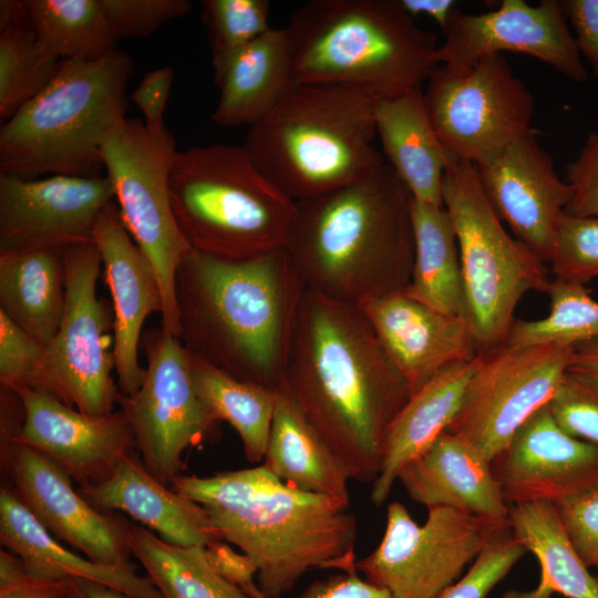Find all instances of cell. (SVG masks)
Returning a JSON list of instances; mask_svg holds the SVG:
<instances>
[{"label":"cell","mask_w":598,"mask_h":598,"mask_svg":"<svg viewBox=\"0 0 598 598\" xmlns=\"http://www.w3.org/2000/svg\"><path fill=\"white\" fill-rule=\"evenodd\" d=\"M283 384L350 478L374 482L412 391L360 306L306 289Z\"/></svg>","instance_id":"6da1fadb"},{"label":"cell","mask_w":598,"mask_h":598,"mask_svg":"<svg viewBox=\"0 0 598 598\" xmlns=\"http://www.w3.org/2000/svg\"><path fill=\"white\" fill-rule=\"evenodd\" d=\"M306 289L285 247L237 261L189 248L175 276L179 339L219 370L278 390Z\"/></svg>","instance_id":"7a4b0ae2"},{"label":"cell","mask_w":598,"mask_h":598,"mask_svg":"<svg viewBox=\"0 0 598 598\" xmlns=\"http://www.w3.org/2000/svg\"><path fill=\"white\" fill-rule=\"evenodd\" d=\"M172 488L206 509L216 539L254 561L267 598L283 596L312 568L358 571L350 503L298 489L264 465L179 475Z\"/></svg>","instance_id":"3957f363"},{"label":"cell","mask_w":598,"mask_h":598,"mask_svg":"<svg viewBox=\"0 0 598 598\" xmlns=\"http://www.w3.org/2000/svg\"><path fill=\"white\" fill-rule=\"evenodd\" d=\"M412 199L385 162L357 184L298 202L285 248L306 287L353 305L404 292L414 260Z\"/></svg>","instance_id":"277c9868"},{"label":"cell","mask_w":598,"mask_h":598,"mask_svg":"<svg viewBox=\"0 0 598 598\" xmlns=\"http://www.w3.org/2000/svg\"><path fill=\"white\" fill-rule=\"evenodd\" d=\"M285 30L299 83L381 100L421 86L440 65L436 35L417 27L400 0H310Z\"/></svg>","instance_id":"5b68a950"},{"label":"cell","mask_w":598,"mask_h":598,"mask_svg":"<svg viewBox=\"0 0 598 598\" xmlns=\"http://www.w3.org/2000/svg\"><path fill=\"white\" fill-rule=\"evenodd\" d=\"M375 101L338 85L295 81L249 126L243 147L296 203L357 184L385 164L372 145Z\"/></svg>","instance_id":"8992f818"},{"label":"cell","mask_w":598,"mask_h":598,"mask_svg":"<svg viewBox=\"0 0 598 598\" xmlns=\"http://www.w3.org/2000/svg\"><path fill=\"white\" fill-rule=\"evenodd\" d=\"M132 59L61 60L54 79L0 128V174L101 177V147L125 118Z\"/></svg>","instance_id":"52a82bcc"},{"label":"cell","mask_w":598,"mask_h":598,"mask_svg":"<svg viewBox=\"0 0 598 598\" xmlns=\"http://www.w3.org/2000/svg\"><path fill=\"white\" fill-rule=\"evenodd\" d=\"M169 198L190 249L247 260L286 247L297 203L272 184L243 146L212 144L176 153Z\"/></svg>","instance_id":"ba28073f"},{"label":"cell","mask_w":598,"mask_h":598,"mask_svg":"<svg viewBox=\"0 0 598 598\" xmlns=\"http://www.w3.org/2000/svg\"><path fill=\"white\" fill-rule=\"evenodd\" d=\"M443 206L453 223L462 268L465 318L477 354L506 344L520 299L546 292V262L509 235L481 186L474 165L448 157Z\"/></svg>","instance_id":"9c48e42d"},{"label":"cell","mask_w":598,"mask_h":598,"mask_svg":"<svg viewBox=\"0 0 598 598\" xmlns=\"http://www.w3.org/2000/svg\"><path fill=\"white\" fill-rule=\"evenodd\" d=\"M176 153L175 138L166 126L152 131L134 117H125L101 147L105 176L123 223L161 286V328L179 338L175 276L189 247L177 227L169 198V173Z\"/></svg>","instance_id":"30bf717a"},{"label":"cell","mask_w":598,"mask_h":598,"mask_svg":"<svg viewBox=\"0 0 598 598\" xmlns=\"http://www.w3.org/2000/svg\"><path fill=\"white\" fill-rule=\"evenodd\" d=\"M426 83L423 97L433 130L456 159L489 164L533 132L534 96L502 54L461 72L439 65Z\"/></svg>","instance_id":"8fae6325"},{"label":"cell","mask_w":598,"mask_h":598,"mask_svg":"<svg viewBox=\"0 0 598 598\" xmlns=\"http://www.w3.org/2000/svg\"><path fill=\"white\" fill-rule=\"evenodd\" d=\"M508 530L509 519L446 506L430 507L420 526L403 504L392 502L381 543L357 560L355 567L392 598H436L489 543Z\"/></svg>","instance_id":"7c38bea8"},{"label":"cell","mask_w":598,"mask_h":598,"mask_svg":"<svg viewBox=\"0 0 598 598\" xmlns=\"http://www.w3.org/2000/svg\"><path fill=\"white\" fill-rule=\"evenodd\" d=\"M65 309L54 339L47 346L49 394L91 416L113 412L118 389L112 378L111 319L96 295L102 266L93 240L63 248Z\"/></svg>","instance_id":"4fadbf2b"},{"label":"cell","mask_w":598,"mask_h":598,"mask_svg":"<svg viewBox=\"0 0 598 598\" xmlns=\"http://www.w3.org/2000/svg\"><path fill=\"white\" fill-rule=\"evenodd\" d=\"M141 346L147 361L144 381L133 396L118 393L117 403L128 416L146 470L172 487L182 475L183 453L208 439L217 423L196 395L189 352L181 339L150 329Z\"/></svg>","instance_id":"5bb4252c"},{"label":"cell","mask_w":598,"mask_h":598,"mask_svg":"<svg viewBox=\"0 0 598 598\" xmlns=\"http://www.w3.org/2000/svg\"><path fill=\"white\" fill-rule=\"evenodd\" d=\"M574 346L504 344L481 355L460 410L447 427L492 460L517 429L553 398L568 371Z\"/></svg>","instance_id":"9a60e30c"},{"label":"cell","mask_w":598,"mask_h":598,"mask_svg":"<svg viewBox=\"0 0 598 598\" xmlns=\"http://www.w3.org/2000/svg\"><path fill=\"white\" fill-rule=\"evenodd\" d=\"M1 460L13 493L54 538L86 558L113 567H128L130 523L115 512L92 506L72 480L51 460L1 433Z\"/></svg>","instance_id":"2e32d148"},{"label":"cell","mask_w":598,"mask_h":598,"mask_svg":"<svg viewBox=\"0 0 598 598\" xmlns=\"http://www.w3.org/2000/svg\"><path fill=\"white\" fill-rule=\"evenodd\" d=\"M436 60L454 71H466L481 59L514 52L527 54L576 82L585 68L559 1L504 0L496 10L464 13L456 10L445 29Z\"/></svg>","instance_id":"e0dca14e"},{"label":"cell","mask_w":598,"mask_h":598,"mask_svg":"<svg viewBox=\"0 0 598 598\" xmlns=\"http://www.w3.org/2000/svg\"><path fill=\"white\" fill-rule=\"evenodd\" d=\"M114 199L106 176L0 174V254L92 240L100 212Z\"/></svg>","instance_id":"ac0fdd59"},{"label":"cell","mask_w":598,"mask_h":598,"mask_svg":"<svg viewBox=\"0 0 598 598\" xmlns=\"http://www.w3.org/2000/svg\"><path fill=\"white\" fill-rule=\"evenodd\" d=\"M16 392L23 422L17 434H6L47 456L79 486L103 482L121 457L137 451L123 409L91 416L43 392Z\"/></svg>","instance_id":"d6986e66"},{"label":"cell","mask_w":598,"mask_h":598,"mask_svg":"<svg viewBox=\"0 0 598 598\" xmlns=\"http://www.w3.org/2000/svg\"><path fill=\"white\" fill-rule=\"evenodd\" d=\"M491 466L508 506L557 504L598 483V446L566 433L547 403L517 429Z\"/></svg>","instance_id":"ffe728a7"},{"label":"cell","mask_w":598,"mask_h":598,"mask_svg":"<svg viewBox=\"0 0 598 598\" xmlns=\"http://www.w3.org/2000/svg\"><path fill=\"white\" fill-rule=\"evenodd\" d=\"M475 168L483 192L503 224L539 259L549 262L556 223L573 197V188L556 173L534 131L495 161Z\"/></svg>","instance_id":"44dd1931"},{"label":"cell","mask_w":598,"mask_h":598,"mask_svg":"<svg viewBox=\"0 0 598 598\" xmlns=\"http://www.w3.org/2000/svg\"><path fill=\"white\" fill-rule=\"evenodd\" d=\"M92 240L99 248L112 296L118 393L133 396L146 373L138 362L142 327L151 313L163 311L161 286L151 262L131 238L114 200L100 212Z\"/></svg>","instance_id":"7402d4cb"},{"label":"cell","mask_w":598,"mask_h":598,"mask_svg":"<svg viewBox=\"0 0 598 598\" xmlns=\"http://www.w3.org/2000/svg\"><path fill=\"white\" fill-rule=\"evenodd\" d=\"M358 306L367 315L412 393L445 368L478 355L464 317L440 312L404 292Z\"/></svg>","instance_id":"603a6c76"},{"label":"cell","mask_w":598,"mask_h":598,"mask_svg":"<svg viewBox=\"0 0 598 598\" xmlns=\"http://www.w3.org/2000/svg\"><path fill=\"white\" fill-rule=\"evenodd\" d=\"M409 496L427 508L446 506L470 514L508 519L509 506L491 462L472 443L444 431L399 472Z\"/></svg>","instance_id":"cb8c5ba5"},{"label":"cell","mask_w":598,"mask_h":598,"mask_svg":"<svg viewBox=\"0 0 598 598\" xmlns=\"http://www.w3.org/2000/svg\"><path fill=\"white\" fill-rule=\"evenodd\" d=\"M78 492L100 511L126 513L171 545L206 547L216 540L206 509L158 482L137 451L121 457L106 480Z\"/></svg>","instance_id":"d4e9b609"},{"label":"cell","mask_w":598,"mask_h":598,"mask_svg":"<svg viewBox=\"0 0 598 598\" xmlns=\"http://www.w3.org/2000/svg\"><path fill=\"white\" fill-rule=\"evenodd\" d=\"M0 543L16 554L35 578L48 581L85 579L131 598H163L148 576L137 575L135 565H101L60 545L7 487L0 491Z\"/></svg>","instance_id":"484cf974"},{"label":"cell","mask_w":598,"mask_h":598,"mask_svg":"<svg viewBox=\"0 0 598 598\" xmlns=\"http://www.w3.org/2000/svg\"><path fill=\"white\" fill-rule=\"evenodd\" d=\"M219 99L212 121L251 125L295 83L285 28L274 29L238 49L213 55Z\"/></svg>","instance_id":"4316f807"},{"label":"cell","mask_w":598,"mask_h":598,"mask_svg":"<svg viewBox=\"0 0 598 598\" xmlns=\"http://www.w3.org/2000/svg\"><path fill=\"white\" fill-rule=\"evenodd\" d=\"M480 364L481 355L456 362L412 393L385 440L381 471L371 491L375 506L386 501L401 468L447 430Z\"/></svg>","instance_id":"83f0119b"},{"label":"cell","mask_w":598,"mask_h":598,"mask_svg":"<svg viewBox=\"0 0 598 598\" xmlns=\"http://www.w3.org/2000/svg\"><path fill=\"white\" fill-rule=\"evenodd\" d=\"M375 132L388 164L419 202L443 206L450 155L439 141L421 86L375 101Z\"/></svg>","instance_id":"f1b7e54d"},{"label":"cell","mask_w":598,"mask_h":598,"mask_svg":"<svg viewBox=\"0 0 598 598\" xmlns=\"http://www.w3.org/2000/svg\"><path fill=\"white\" fill-rule=\"evenodd\" d=\"M262 465L298 489L350 503L348 472L283 383L277 390Z\"/></svg>","instance_id":"f546056e"},{"label":"cell","mask_w":598,"mask_h":598,"mask_svg":"<svg viewBox=\"0 0 598 598\" xmlns=\"http://www.w3.org/2000/svg\"><path fill=\"white\" fill-rule=\"evenodd\" d=\"M65 309L63 249L41 248L0 254V311L48 346Z\"/></svg>","instance_id":"4dcf8cb0"},{"label":"cell","mask_w":598,"mask_h":598,"mask_svg":"<svg viewBox=\"0 0 598 598\" xmlns=\"http://www.w3.org/2000/svg\"><path fill=\"white\" fill-rule=\"evenodd\" d=\"M414 260L404 293L445 315L465 318L457 239L444 206L412 199Z\"/></svg>","instance_id":"1f68e13d"},{"label":"cell","mask_w":598,"mask_h":598,"mask_svg":"<svg viewBox=\"0 0 598 598\" xmlns=\"http://www.w3.org/2000/svg\"><path fill=\"white\" fill-rule=\"evenodd\" d=\"M508 519L514 537L539 561L540 580L534 589L537 598L556 592L567 598H598V578L574 549L554 503L511 505Z\"/></svg>","instance_id":"d6a6232c"},{"label":"cell","mask_w":598,"mask_h":598,"mask_svg":"<svg viewBox=\"0 0 598 598\" xmlns=\"http://www.w3.org/2000/svg\"><path fill=\"white\" fill-rule=\"evenodd\" d=\"M189 357L195 392L207 415L236 430L248 462L264 460L277 390L237 379L190 352Z\"/></svg>","instance_id":"836d02e7"},{"label":"cell","mask_w":598,"mask_h":598,"mask_svg":"<svg viewBox=\"0 0 598 598\" xmlns=\"http://www.w3.org/2000/svg\"><path fill=\"white\" fill-rule=\"evenodd\" d=\"M29 27L60 60L96 61L117 49L102 0H25Z\"/></svg>","instance_id":"e575fe53"},{"label":"cell","mask_w":598,"mask_h":598,"mask_svg":"<svg viewBox=\"0 0 598 598\" xmlns=\"http://www.w3.org/2000/svg\"><path fill=\"white\" fill-rule=\"evenodd\" d=\"M128 545L163 598H251L209 566L204 547L171 545L135 524Z\"/></svg>","instance_id":"d590c367"},{"label":"cell","mask_w":598,"mask_h":598,"mask_svg":"<svg viewBox=\"0 0 598 598\" xmlns=\"http://www.w3.org/2000/svg\"><path fill=\"white\" fill-rule=\"evenodd\" d=\"M546 293L550 300L549 313L538 320H515L507 346H576L598 338V301L582 283L554 278Z\"/></svg>","instance_id":"8d00e7d4"},{"label":"cell","mask_w":598,"mask_h":598,"mask_svg":"<svg viewBox=\"0 0 598 598\" xmlns=\"http://www.w3.org/2000/svg\"><path fill=\"white\" fill-rule=\"evenodd\" d=\"M61 60L30 27L0 31V118L8 121L56 75Z\"/></svg>","instance_id":"74e56055"},{"label":"cell","mask_w":598,"mask_h":598,"mask_svg":"<svg viewBox=\"0 0 598 598\" xmlns=\"http://www.w3.org/2000/svg\"><path fill=\"white\" fill-rule=\"evenodd\" d=\"M268 0H205L202 21L206 27L213 55L244 47L271 27Z\"/></svg>","instance_id":"f35d334b"},{"label":"cell","mask_w":598,"mask_h":598,"mask_svg":"<svg viewBox=\"0 0 598 598\" xmlns=\"http://www.w3.org/2000/svg\"><path fill=\"white\" fill-rule=\"evenodd\" d=\"M555 278L585 285L598 278V217L563 210L556 223L549 260Z\"/></svg>","instance_id":"ab89813d"},{"label":"cell","mask_w":598,"mask_h":598,"mask_svg":"<svg viewBox=\"0 0 598 598\" xmlns=\"http://www.w3.org/2000/svg\"><path fill=\"white\" fill-rule=\"evenodd\" d=\"M0 384L49 394L47 346L0 311Z\"/></svg>","instance_id":"60d3db41"},{"label":"cell","mask_w":598,"mask_h":598,"mask_svg":"<svg viewBox=\"0 0 598 598\" xmlns=\"http://www.w3.org/2000/svg\"><path fill=\"white\" fill-rule=\"evenodd\" d=\"M548 408L566 433L598 446V380L567 371Z\"/></svg>","instance_id":"b9f144b4"},{"label":"cell","mask_w":598,"mask_h":598,"mask_svg":"<svg viewBox=\"0 0 598 598\" xmlns=\"http://www.w3.org/2000/svg\"><path fill=\"white\" fill-rule=\"evenodd\" d=\"M526 551L512 530L499 535L481 551L467 574L436 598H486Z\"/></svg>","instance_id":"7bdbcfd3"},{"label":"cell","mask_w":598,"mask_h":598,"mask_svg":"<svg viewBox=\"0 0 598 598\" xmlns=\"http://www.w3.org/2000/svg\"><path fill=\"white\" fill-rule=\"evenodd\" d=\"M117 39L147 37L192 10L187 0H102Z\"/></svg>","instance_id":"ee69618b"},{"label":"cell","mask_w":598,"mask_h":598,"mask_svg":"<svg viewBox=\"0 0 598 598\" xmlns=\"http://www.w3.org/2000/svg\"><path fill=\"white\" fill-rule=\"evenodd\" d=\"M574 549L598 570V483L555 504Z\"/></svg>","instance_id":"f6af8a7d"},{"label":"cell","mask_w":598,"mask_h":598,"mask_svg":"<svg viewBox=\"0 0 598 598\" xmlns=\"http://www.w3.org/2000/svg\"><path fill=\"white\" fill-rule=\"evenodd\" d=\"M565 181L573 188L565 212L598 217V133L589 134L577 158L565 166Z\"/></svg>","instance_id":"bcb514c9"},{"label":"cell","mask_w":598,"mask_h":598,"mask_svg":"<svg viewBox=\"0 0 598 598\" xmlns=\"http://www.w3.org/2000/svg\"><path fill=\"white\" fill-rule=\"evenodd\" d=\"M174 79L169 66H162L146 73L133 91L131 100L144 115V123L152 131L165 127L164 111Z\"/></svg>","instance_id":"7dc6e473"},{"label":"cell","mask_w":598,"mask_h":598,"mask_svg":"<svg viewBox=\"0 0 598 598\" xmlns=\"http://www.w3.org/2000/svg\"><path fill=\"white\" fill-rule=\"evenodd\" d=\"M243 591L251 598H267L255 582L244 587ZM300 598H392V596L386 589L359 578L355 571L313 582Z\"/></svg>","instance_id":"c3c4849f"},{"label":"cell","mask_w":598,"mask_h":598,"mask_svg":"<svg viewBox=\"0 0 598 598\" xmlns=\"http://www.w3.org/2000/svg\"><path fill=\"white\" fill-rule=\"evenodd\" d=\"M579 53L590 63L598 78V0L559 1Z\"/></svg>","instance_id":"681fc988"},{"label":"cell","mask_w":598,"mask_h":598,"mask_svg":"<svg viewBox=\"0 0 598 598\" xmlns=\"http://www.w3.org/2000/svg\"><path fill=\"white\" fill-rule=\"evenodd\" d=\"M204 549L209 566L226 580L241 590L254 582L257 568L246 554L235 551L226 542L219 539L210 542Z\"/></svg>","instance_id":"f907efd6"},{"label":"cell","mask_w":598,"mask_h":598,"mask_svg":"<svg viewBox=\"0 0 598 598\" xmlns=\"http://www.w3.org/2000/svg\"><path fill=\"white\" fill-rule=\"evenodd\" d=\"M69 590L70 580H42L25 569L10 581L0 584V598H65Z\"/></svg>","instance_id":"816d5d0a"},{"label":"cell","mask_w":598,"mask_h":598,"mask_svg":"<svg viewBox=\"0 0 598 598\" xmlns=\"http://www.w3.org/2000/svg\"><path fill=\"white\" fill-rule=\"evenodd\" d=\"M400 3L412 18L419 14L426 16L434 20L443 32L457 10L454 0H400Z\"/></svg>","instance_id":"f5cc1de1"},{"label":"cell","mask_w":598,"mask_h":598,"mask_svg":"<svg viewBox=\"0 0 598 598\" xmlns=\"http://www.w3.org/2000/svg\"><path fill=\"white\" fill-rule=\"evenodd\" d=\"M568 371L598 380V338L574 346Z\"/></svg>","instance_id":"db71d44e"},{"label":"cell","mask_w":598,"mask_h":598,"mask_svg":"<svg viewBox=\"0 0 598 598\" xmlns=\"http://www.w3.org/2000/svg\"><path fill=\"white\" fill-rule=\"evenodd\" d=\"M65 598H131L130 596L110 588L103 584L85 580L71 579L70 590Z\"/></svg>","instance_id":"11a10c76"},{"label":"cell","mask_w":598,"mask_h":598,"mask_svg":"<svg viewBox=\"0 0 598 598\" xmlns=\"http://www.w3.org/2000/svg\"><path fill=\"white\" fill-rule=\"evenodd\" d=\"M29 27L25 0L0 1V31Z\"/></svg>","instance_id":"9f6ffc18"},{"label":"cell","mask_w":598,"mask_h":598,"mask_svg":"<svg viewBox=\"0 0 598 598\" xmlns=\"http://www.w3.org/2000/svg\"><path fill=\"white\" fill-rule=\"evenodd\" d=\"M501 598H537V596L534 590L532 591L509 590L505 592Z\"/></svg>","instance_id":"6f0895ef"}]
</instances>
